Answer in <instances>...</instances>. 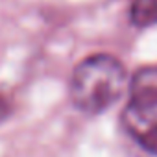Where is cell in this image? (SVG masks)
<instances>
[{"label":"cell","mask_w":157,"mask_h":157,"mask_svg":"<svg viewBox=\"0 0 157 157\" xmlns=\"http://www.w3.org/2000/svg\"><path fill=\"white\" fill-rule=\"evenodd\" d=\"M6 115H8V102L0 96V122L6 118Z\"/></svg>","instance_id":"5"},{"label":"cell","mask_w":157,"mask_h":157,"mask_svg":"<svg viewBox=\"0 0 157 157\" xmlns=\"http://www.w3.org/2000/svg\"><path fill=\"white\" fill-rule=\"evenodd\" d=\"M122 122L128 129V133L151 155L157 157V117L153 115H142L137 111H131L124 107Z\"/></svg>","instance_id":"3"},{"label":"cell","mask_w":157,"mask_h":157,"mask_svg":"<svg viewBox=\"0 0 157 157\" xmlns=\"http://www.w3.org/2000/svg\"><path fill=\"white\" fill-rule=\"evenodd\" d=\"M128 74L124 65L107 54L83 59L70 76L68 94L76 109L98 115L115 105L128 91Z\"/></svg>","instance_id":"1"},{"label":"cell","mask_w":157,"mask_h":157,"mask_svg":"<svg viewBox=\"0 0 157 157\" xmlns=\"http://www.w3.org/2000/svg\"><path fill=\"white\" fill-rule=\"evenodd\" d=\"M128 109L157 117V67H146L133 74L128 85Z\"/></svg>","instance_id":"2"},{"label":"cell","mask_w":157,"mask_h":157,"mask_svg":"<svg viewBox=\"0 0 157 157\" xmlns=\"http://www.w3.org/2000/svg\"><path fill=\"white\" fill-rule=\"evenodd\" d=\"M129 21L137 28H148L157 24V0H133Z\"/></svg>","instance_id":"4"}]
</instances>
